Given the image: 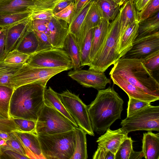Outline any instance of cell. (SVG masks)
<instances>
[{
  "instance_id": "11a10c76",
  "label": "cell",
  "mask_w": 159,
  "mask_h": 159,
  "mask_svg": "<svg viewBox=\"0 0 159 159\" xmlns=\"http://www.w3.org/2000/svg\"><path fill=\"white\" fill-rule=\"evenodd\" d=\"M143 157V154L142 151L135 152L133 150L129 159H141Z\"/></svg>"
},
{
  "instance_id": "ac0fdd59",
  "label": "cell",
  "mask_w": 159,
  "mask_h": 159,
  "mask_svg": "<svg viewBox=\"0 0 159 159\" xmlns=\"http://www.w3.org/2000/svg\"><path fill=\"white\" fill-rule=\"evenodd\" d=\"M95 1L87 12L81 26L79 36L77 40L80 50L88 32L98 25L102 18Z\"/></svg>"
},
{
  "instance_id": "74e56055",
  "label": "cell",
  "mask_w": 159,
  "mask_h": 159,
  "mask_svg": "<svg viewBox=\"0 0 159 159\" xmlns=\"http://www.w3.org/2000/svg\"><path fill=\"white\" fill-rule=\"evenodd\" d=\"M10 134L11 138L7 141L6 145L0 146V155L5 151L10 150L16 152L26 157L19 141L13 132L11 133Z\"/></svg>"
},
{
  "instance_id": "be15d7a7",
  "label": "cell",
  "mask_w": 159,
  "mask_h": 159,
  "mask_svg": "<svg viewBox=\"0 0 159 159\" xmlns=\"http://www.w3.org/2000/svg\"></svg>"
},
{
  "instance_id": "f6af8a7d",
  "label": "cell",
  "mask_w": 159,
  "mask_h": 159,
  "mask_svg": "<svg viewBox=\"0 0 159 159\" xmlns=\"http://www.w3.org/2000/svg\"><path fill=\"white\" fill-rule=\"evenodd\" d=\"M34 6L32 8V12L45 9H53L55 2L57 0H32Z\"/></svg>"
},
{
  "instance_id": "d4e9b609",
  "label": "cell",
  "mask_w": 159,
  "mask_h": 159,
  "mask_svg": "<svg viewBox=\"0 0 159 159\" xmlns=\"http://www.w3.org/2000/svg\"><path fill=\"white\" fill-rule=\"evenodd\" d=\"M70 57L74 70L81 67L80 52L77 39L72 34L69 32L64 43L63 48Z\"/></svg>"
},
{
  "instance_id": "f35d334b",
  "label": "cell",
  "mask_w": 159,
  "mask_h": 159,
  "mask_svg": "<svg viewBox=\"0 0 159 159\" xmlns=\"http://www.w3.org/2000/svg\"><path fill=\"white\" fill-rule=\"evenodd\" d=\"M146 68L152 73L159 69V50L155 51L141 59Z\"/></svg>"
},
{
  "instance_id": "9f6ffc18",
  "label": "cell",
  "mask_w": 159,
  "mask_h": 159,
  "mask_svg": "<svg viewBox=\"0 0 159 159\" xmlns=\"http://www.w3.org/2000/svg\"><path fill=\"white\" fill-rule=\"evenodd\" d=\"M10 133L0 131V140L4 139L6 141L9 140L11 138Z\"/></svg>"
},
{
  "instance_id": "91938a15",
  "label": "cell",
  "mask_w": 159,
  "mask_h": 159,
  "mask_svg": "<svg viewBox=\"0 0 159 159\" xmlns=\"http://www.w3.org/2000/svg\"><path fill=\"white\" fill-rule=\"evenodd\" d=\"M6 0H0V4L2 3L5 1Z\"/></svg>"
},
{
  "instance_id": "9a60e30c",
  "label": "cell",
  "mask_w": 159,
  "mask_h": 159,
  "mask_svg": "<svg viewBox=\"0 0 159 159\" xmlns=\"http://www.w3.org/2000/svg\"><path fill=\"white\" fill-rule=\"evenodd\" d=\"M114 84L116 85L128 95L129 97L151 103L158 100L159 98L149 95L141 89L135 86L120 76L109 73Z\"/></svg>"
},
{
  "instance_id": "ab89813d",
  "label": "cell",
  "mask_w": 159,
  "mask_h": 159,
  "mask_svg": "<svg viewBox=\"0 0 159 159\" xmlns=\"http://www.w3.org/2000/svg\"><path fill=\"white\" fill-rule=\"evenodd\" d=\"M75 10V2H73L62 10L54 14L53 16L57 19L63 20L70 24L74 15Z\"/></svg>"
},
{
  "instance_id": "7a4b0ae2",
  "label": "cell",
  "mask_w": 159,
  "mask_h": 159,
  "mask_svg": "<svg viewBox=\"0 0 159 159\" xmlns=\"http://www.w3.org/2000/svg\"><path fill=\"white\" fill-rule=\"evenodd\" d=\"M48 82L24 85L14 89L10 103V118L36 121L44 104V94Z\"/></svg>"
},
{
  "instance_id": "1f68e13d",
  "label": "cell",
  "mask_w": 159,
  "mask_h": 159,
  "mask_svg": "<svg viewBox=\"0 0 159 159\" xmlns=\"http://www.w3.org/2000/svg\"><path fill=\"white\" fill-rule=\"evenodd\" d=\"M14 89L0 85V115L5 119H10L9 111L11 98Z\"/></svg>"
},
{
  "instance_id": "60d3db41",
  "label": "cell",
  "mask_w": 159,
  "mask_h": 159,
  "mask_svg": "<svg viewBox=\"0 0 159 159\" xmlns=\"http://www.w3.org/2000/svg\"><path fill=\"white\" fill-rule=\"evenodd\" d=\"M127 108V116H128L148 106V102L129 97Z\"/></svg>"
},
{
  "instance_id": "3957f363",
  "label": "cell",
  "mask_w": 159,
  "mask_h": 159,
  "mask_svg": "<svg viewBox=\"0 0 159 159\" xmlns=\"http://www.w3.org/2000/svg\"><path fill=\"white\" fill-rule=\"evenodd\" d=\"M110 73L119 75L147 93L159 98V83L141 59L121 57Z\"/></svg>"
},
{
  "instance_id": "8d00e7d4",
  "label": "cell",
  "mask_w": 159,
  "mask_h": 159,
  "mask_svg": "<svg viewBox=\"0 0 159 159\" xmlns=\"http://www.w3.org/2000/svg\"><path fill=\"white\" fill-rule=\"evenodd\" d=\"M133 142L131 137L126 138L121 144L115 154V159H129L133 150Z\"/></svg>"
},
{
  "instance_id": "4fadbf2b",
  "label": "cell",
  "mask_w": 159,
  "mask_h": 159,
  "mask_svg": "<svg viewBox=\"0 0 159 159\" xmlns=\"http://www.w3.org/2000/svg\"><path fill=\"white\" fill-rule=\"evenodd\" d=\"M28 159H45L38 135L33 133L13 132Z\"/></svg>"
},
{
  "instance_id": "5bb4252c",
  "label": "cell",
  "mask_w": 159,
  "mask_h": 159,
  "mask_svg": "<svg viewBox=\"0 0 159 159\" xmlns=\"http://www.w3.org/2000/svg\"><path fill=\"white\" fill-rule=\"evenodd\" d=\"M96 142L102 147L115 154L120 145L128 137V133L122 127L115 130L109 128Z\"/></svg>"
},
{
  "instance_id": "52a82bcc",
  "label": "cell",
  "mask_w": 159,
  "mask_h": 159,
  "mask_svg": "<svg viewBox=\"0 0 159 159\" xmlns=\"http://www.w3.org/2000/svg\"><path fill=\"white\" fill-rule=\"evenodd\" d=\"M122 127L128 133L137 130L159 131V106L151 105L122 120Z\"/></svg>"
},
{
  "instance_id": "94428289",
  "label": "cell",
  "mask_w": 159,
  "mask_h": 159,
  "mask_svg": "<svg viewBox=\"0 0 159 159\" xmlns=\"http://www.w3.org/2000/svg\"><path fill=\"white\" fill-rule=\"evenodd\" d=\"M0 119H5V118H4L1 115H0Z\"/></svg>"
},
{
  "instance_id": "d590c367",
  "label": "cell",
  "mask_w": 159,
  "mask_h": 159,
  "mask_svg": "<svg viewBox=\"0 0 159 159\" xmlns=\"http://www.w3.org/2000/svg\"><path fill=\"white\" fill-rule=\"evenodd\" d=\"M159 11V0H151L141 11H137L139 22L155 15Z\"/></svg>"
},
{
  "instance_id": "5b68a950",
  "label": "cell",
  "mask_w": 159,
  "mask_h": 159,
  "mask_svg": "<svg viewBox=\"0 0 159 159\" xmlns=\"http://www.w3.org/2000/svg\"><path fill=\"white\" fill-rule=\"evenodd\" d=\"M38 136L45 159H71L75 150L74 129L59 134Z\"/></svg>"
},
{
  "instance_id": "7402d4cb",
  "label": "cell",
  "mask_w": 159,
  "mask_h": 159,
  "mask_svg": "<svg viewBox=\"0 0 159 159\" xmlns=\"http://www.w3.org/2000/svg\"><path fill=\"white\" fill-rule=\"evenodd\" d=\"M121 6L119 10L120 37L129 25L138 21L137 11L132 0H126Z\"/></svg>"
},
{
  "instance_id": "8992f818",
  "label": "cell",
  "mask_w": 159,
  "mask_h": 159,
  "mask_svg": "<svg viewBox=\"0 0 159 159\" xmlns=\"http://www.w3.org/2000/svg\"><path fill=\"white\" fill-rule=\"evenodd\" d=\"M75 126L60 112L45 104L36 121L37 135L59 134L74 129Z\"/></svg>"
},
{
  "instance_id": "836d02e7",
  "label": "cell",
  "mask_w": 159,
  "mask_h": 159,
  "mask_svg": "<svg viewBox=\"0 0 159 159\" xmlns=\"http://www.w3.org/2000/svg\"><path fill=\"white\" fill-rule=\"evenodd\" d=\"M94 28L87 33L80 50L81 66H88L91 63L89 55Z\"/></svg>"
},
{
  "instance_id": "e0dca14e",
  "label": "cell",
  "mask_w": 159,
  "mask_h": 159,
  "mask_svg": "<svg viewBox=\"0 0 159 159\" xmlns=\"http://www.w3.org/2000/svg\"><path fill=\"white\" fill-rule=\"evenodd\" d=\"M31 16L6 28L5 49L6 56L14 49L20 38L30 25L32 20Z\"/></svg>"
},
{
  "instance_id": "db71d44e",
  "label": "cell",
  "mask_w": 159,
  "mask_h": 159,
  "mask_svg": "<svg viewBox=\"0 0 159 159\" xmlns=\"http://www.w3.org/2000/svg\"><path fill=\"white\" fill-rule=\"evenodd\" d=\"M89 0H78L75 3V10L74 16L75 15L83 8Z\"/></svg>"
},
{
  "instance_id": "6da1fadb",
  "label": "cell",
  "mask_w": 159,
  "mask_h": 159,
  "mask_svg": "<svg viewBox=\"0 0 159 159\" xmlns=\"http://www.w3.org/2000/svg\"><path fill=\"white\" fill-rule=\"evenodd\" d=\"M124 101L113 87L98 90L88 111L93 131L103 134L111 125L120 119Z\"/></svg>"
},
{
  "instance_id": "8fae6325",
  "label": "cell",
  "mask_w": 159,
  "mask_h": 159,
  "mask_svg": "<svg viewBox=\"0 0 159 159\" xmlns=\"http://www.w3.org/2000/svg\"><path fill=\"white\" fill-rule=\"evenodd\" d=\"M68 75L84 87L98 90L104 89L107 84L111 83V79L103 73L89 69L74 70L69 72Z\"/></svg>"
},
{
  "instance_id": "e575fe53",
  "label": "cell",
  "mask_w": 159,
  "mask_h": 159,
  "mask_svg": "<svg viewBox=\"0 0 159 159\" xmlns=\"http://www.w3.org/2000/svg\"><path fill=\"white\" fill-rule=\"evenodd\" d=\"M30 56L14 49L6 55L3 61L7 65L22 66L26 62Z\"/></svg>"
},
{
  "instance_id": "603a6c76",
  "label": "cell",
  "mask_w": 159,
  "mask_h": 159,
  "mask_svg": "<svg viewBox=\"0 0 159 159\" xmlns=\"http://www.w3.org/2000/svg\"><path fill=\"white\" fill-rule=\"evenodd\" d=\"M139 23L136 21L130 24L120 37L118 49L120 58L130 50L137 36Z\"/></svg>"
},
{
  "instance_id": "83f0119b",
  "label": "cell",
  "mask_w": 159,
  "mask_h": 159,
  "mask_svg": "<svg viewBox=\"0 0 159 159\" xmlns=\"http://www.w3.org/2000/svg\"><path fill=\"white\" fill-rule=\"evenodd\" d=\"M102 17L110 22L118 13L120 7L112 0H95Z\"/></svg>"
},
{
  "instance_id": "bcb514c9",
  "label": "cell",
  "mask_w": 159,
  "mask_h": 159,
  "mask_svg": "<svg viewBox=\"0 0 159 159\" xmlns=\"http://www.w3.org/2000/svg\"><path fill=\"white\" fill-rule=\"evenodd\" d=\"M49 20L39 19L32 20L31 27L33 30L43 32L49 37V33L48 26Z\"/></svg>"
},
{
  "instance_id": "681fc988",
  "label": "cell",
  "mask_w": 159,
  "mask_h": 159,
  "mask_svg": "<svg viewBox=\"0 0 159 159\" xmlns=\"http://www.w3.org/2000/svg\"><path fill=\"white\" fill-rule=\"evenodd\" d=\"M6 28L0 27V61L3 60L5 54V38Z\"/></svg>"
},
{
  "instance_id": "6f0895ef",
  "label": "cell",
  "mask_w": 159,
  "mask_h": 159,
  "mask_svg": "<svg viewBox=\"0 0 159 159\" xmlns=\"http://www.w3.org/2000/svg\"><path fill=\"white\" fill-rule=\"evenodd\" d=\"M113 2L118 5L120 7L124 3L125 0H112Z\"/></svg>"
},
{
  "instance_id": "7dc6e473",
  "label": "cell",
  "mask_w": 159,
  "mask_h": 159,
  "mask_svg": "<svg viewBox=\"0 0 159 159\" xmlns=\"http://www.w3.org/2000/svg\"><path fill=\"white\" fill-rule=\"evenodd\" d=\"M115 154L99 146L93 156V159H115Z\"/></svg>"
},
{
  "instance_id": "6125c7cd",
  "label": "cell",
  "mask_w": 159,
  "mask_h": 159,
  "mask_svg": "<svg viewBox=\"0 0 159 159\" xmlns=\"http://www.w3.org/2000/svg\"><path fill=\"white\" fill-rule=\"evenodd\" d=\"M75 3L78 1V0H74Z\"/></svg>"
},
{
  "instance_id": "f1b7e54d",
  "label": "cell",
  "mask_w": 159,
  "mask_h": 159,
  "mask_svg": "<svg viewBox=\"0 0 159 159\" xmlns=\"http://www.w3.org/2000/svg\"><path fill=\"white\" fill-rule=\"evenodd\" d=\"M95 0H89L83 8L75 16L69 25V32L78 39L81 26L86 15Z\"/></svg>"
},
{
  "instance_id": "f5cc1de1",
  "label": "cell",
  "mask_w": 159,
  "mask_h": 159,
  "mask_svg": "<svg viewBox=\"0 0 159 159\" xmlns=\"http://www.w3.org/2000/svg\"><path fill=\"white\" fill-rule=\"evenodd\" d=\"M137 11L142 10L151 0H131Z\"/></svg>"
},
{
  "instance_id": "b9f144b4",
  "label": "cell",
  "mask_w": 159,
  "mask_h": 159,
  "mask_svg": "<svg viewBox=\"0 0 159 159\" xmlns=\"http://www.w3.org/2000/svg\"><path fill=\"white\" fill-rule=\"evenodd\" d=\"M13 119L19 126L22 132L31 133L37 134L36 132V121L24 119Z\"/></svg>"
},
{
  "instance_id": "2e32d148",
  "label": "cell",
  "mask_w": 159,
  "mask_h": 159,
  "mask_svg": "<svg viewBox=\"0 0 159 159\" xmlns=\"http://www.w3.org/2000/svg\"><path fill=\"white\" fill-rule=\"evenodd\" d=\"M69 24L53 16L49 21V38L53 48H63L64 41L69 33Z\"/></svg>"
},
{
  "instance_id": "f907efd6",
  "label": "cell",
  "mask_w": 159,
  "mask_h": 159,
  "mask_svg": "<svg viewBox=\"0 0 159 159\" xmlns=\"http://www.w3.org/2000/svg\"><path fill=\"white\" fill-rule=\"evenodd\" d=\"M73 2L74 0H57L52 9L53 14L62 10Z\"/></svg>"
},
{
  "instance_id": "f546056e",
  "label": "cell",
  "mask_w": 159,
  "mask_h": 159,
  "mask_svg": "<svg viewBox=\"0 0 159 159\" xmlns=\"http://www.w3.org/2000/svg\"><path fill=\"white\" fill-rule=\"evenodd\" d=\"M159 12L139 23L136 38L148 35L159 31Z\"/></svg>"
},
{
  "instance_id": "277c9868",
  "label": "cell",
  "mask_w": 159,
  "mask_h": 159,
  "mask_svg": "<svg viewBox=\"0 0 159 159\" xmlns=\"http://www.w3.org/2000/svg\"><path fill=\"white\" fill-rule=\"evenodd\" d=\"M120 17L119 11L115 18L110 23L106 39L101 48L88 65L89 69L103 73L120 58L118 53Z\"/></svg>"
},
{
  "instance_id": "d6986e66",
  "label": "cell",
  "mask_w": 159,
  "mask_h": 159,
  "mask_svg": "<svg viewBox=\"0 0 159 159\" xmlns=\"http://www.w3.org/2000/svg\"><path fill=\"white\" fill-rule=\"evenodd\" d=\"M110 23L102 17L98 25L94 28L89 55L91 62L103 45Z\"/></svg>"
},
{
  "instance_id": "ee69618b",
  "label": "cell",
  "mask_w": 159,
  "mask_h": 159,
  "mask_svg": "<svg viewBox=\"0 0 159 159\" xmlns=\"http://www.w3.org/2000/svg\"><path fill=\"white\" fill-rule=\"evenodd\" d=\"M33 30L35 33L38 41L39 45L37 52L53 48L48 35L43 32Z\"/></svg>"
},
{
  "instance_id": "44dd1931",
  "label": "cell",
  "mask_w": 159,
  "mask_h": 159,
  "mask_svg": "<svg viewBox=\"0 0 159 159\" xmlns=\"http://www.w3.org/2000/svg\"><path fill=\"white\" fill-rule=\"evenodd\" d=\"M142 151L146 159H159V133H143Z\"/></svg>"
},
{
  "instance_id": "9c48e42d",
  "label": "cell",
  "mask_w": 159,
  "mask_h": 159,
  "mask_svg": "<svg viewBox=\"0 0 159 159\" xmlns=\"http://www.w3.org/2000/svg\"><path fill=\"white\" fill-rule=\"evenodd\" d=\"M58 95L63 104L78 126L87 134L94 136L87 106L78 95L68 90Z\"/></svg>"
},
{
  "instance_id": "cb8c5ba5",
  "label": "cell",
  "mask_w": 159,
  "mask_h": 159,
  "mask_svg": "<svg viewBox=\"0 0 159 159\" xmlns=\"http://www.w3.org/2000/svg\"><path fill=\"white\" fill-rule=\"evenodd\" d=\"M44 104L56 109L68 118L76 127L78 125L63 104L58 93L50 87L46 88L44 94Z\"/></svg>"
},
{
  "instance_id": "7c38bea8",
  "label": "cell",
  "mask_w": 159,
  "mask_h": 159,
  "mask_svg": "<svg viewBox=\"0 0 159 159\" xmlns=\"http://www.w3.org/2000/svg\"><path fill=\"white\" fill-rule=\"evenodd\" d=\"M159 50V31H158L148 35L136 38L131 48L122 57L142 59Z\"/></svg>"
},
{
  "instance_id": "680465c9",
  "label": "cell",
  "mask_w": 159,
  "mask_h": 159,
  "mask_svg": "<svg viewBox=\"0 0 159 159\" xmlns=\"http://www.w3.org/2000/svg\"><path fill=\"white\" fill-rule=\"evenodd\" d=\"M6 141L4 139L0 140V146H4L7 144Z\"/></svg>"
},
{
  "instance_id": "ba28073f",
  "label": "cell",
  "mask_w": 159,
  "mask_h": 159,
  "mask_svg": "<svg viewBox=\"0 0 159 159\" xmlns=\"http://www.w3.org/2000/svg\"><path fill=\"white\" fill-rule=\"evenodd\" d=\"M63 68H48L31 66L26 62L14 74L10 81L14 90L20 86L37 82L48 81L52 77L63 71Z\"/></svg>"
},
{
  "instance_id": "816d5d0a",
  "label": "cell",
  "mask_w": 159,
  "mask_h": 159,
  "mask_svg": "<svg viewBox=\"0 0 159 159\" xmlns=\"http://www.w3.org/2000/svg\"><path fill=\"white\" fill-rule=\"evenodd\" d=\"M2 156L4 157V158H5L12 159H28L26 157L22 155L17 152L10 150L5 151L2 153L0 155V159Z\"/></svg>"
},
{
  "instance_id": "7bdbcfd3",
  "label": "cell",
  "mask_w": 159,
  "mask_h": 159,
  "mask_svg": "<svg viewBox=\"0 0 159 159\" xmlns=\"http://www.w3.org/2000/svg\"><path fill=\"white\" fill-rule=\"evenodd\" d=\"M0 131L8 133L21 132L19 126L12 118L0 119Z\"/></svg>"
},
{
  "instance_id": "c3c4849f",
  "label": "cell",
  "mask_w": 159,
  "mask_h": 159,
  "mask_svg": "<svg viewBox=\"0 0 159 159\" xmlns=\"http://www.w3.org/2000/svg\"><path fill=\"white\" fill-rule=\"evenodd\" d=\"M52 10L45 9L37 12H32L31 17L32 20H50L53 16Z\"/></svg>"
},
{
  "instance_id": "d6a6232c",
  "label": "cell",
  "mask_w": 159,
  "mask_h": 159,
  "mask_svg": "<svg viewBox=\"0 0 159 159\" xmlns=\"http://www.w3.org/2000/svg\"><path fill=\"white\" fill-rule=\"evenodd\" d=\"M3 60L0 61V85L11 87L10 81L11 78L23 65L6 64L4 63Z\"/></svg>"
},
{
  "instance_id": "4316f807",
  "label": "cell",
  "mask_w": 159,
  "mask_h": 159,
  "mask_svg": "<svg viewBox=\"0 0 159 159\" xmlns=\"http://www.w3.org/2000/svg\"><path fill=\"white\" fill-rule=\"evenodd\" d=\"M75 143L74 153L71 159H87L88 158L86 132L78 126L74 129Z\"/></svg>"
},
{
  "instance_id": "ffe728a7",
  "label": "cell",
  "mask_w": 159,
  "mask_h": 159,
  "mask_svg": "<svg viewBox=\"0 0 159 159\" xmlns=\"http://www.w3.org/2000/svg\"><path fill=\"white\" fill-rule=\"evenodd\" d=\"M38 45L37 36L32 29L30 24L19 40L14 49L31 55L37 52Z\"/></svg>"
},
{
  "instance_id": "484cf974",
  "label": "cell",
  "mask_w": 159,
  "mask_h": 159,
  "mask_svg": "<svg viewBox=\"0 0 159 159\" xmlns=\"http://www.w3.org/2000/svg\"><path fill=\"white\" fill-rule=\"evenodd\" d=\"M34 6L32 0H6L0 4V14L31 11Z\"/></svg>"
},
{
  "instance_id": "4dcf8cb0",
  "label": "cell",
  "mask_w": 159,
  "mask_h": 159,
  "mask_svg": "<svg viewBox=\"0 0 159 159\" xmlns=\"http://www.w3.org/2000/svg\"><path fill=\"white\" fill-rule=\"evenodd\" d=\"M32 12L29 10L21 12L0 14V27L7 28L30 17Z\"/></svg>"
},
{
  "instance_id": "30bf717a",
  "label": "cell",
  "mask_w": 159,
  "mask_h": 159,
  "mask_svg": "<svg viewBox=\"0 0 159 159\" xmlns=\"http://www.w3.org/2000/svg\"><path fill=\"white\" fill-rule=\"evenodd\" d=\"M26 63L31 66L48 68H73L72 61L63 49L52 48L30 56Z\"/></svg>"
}]
</instances>
